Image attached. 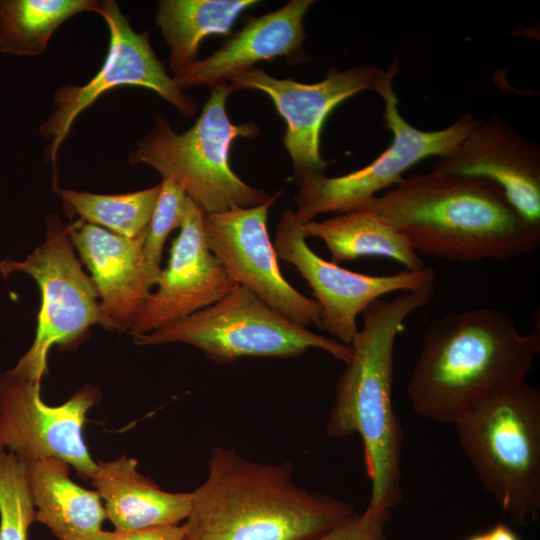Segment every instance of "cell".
<instances>
[{
	"label": "cell",
	"mask_w": 540,
	"mask_h": 540,
	"mask_svg": "<svg viewBox=\"0 0 540 540\" xmlns=\"http://www.w3.org/2000/svg\"><path fill=\"white\" fill-rule=\"evenodd\" d=\"M488 540H520L505 523H498L486 532Z\"/></svg>",
	"instance_id": "obj_29"
},
{
	"label": "cell",
	"mask_w": 540,
	"mask_h": 540,
	"mask_svg": "<svg viewBox=\"0 0 540 540\" xmlns=\"http://www.w3.org/2000/svg\"><path fill=\"white\" fill-rule=\"evenodd\" d=\"M102 6L95 0H0V50L38 56L64 21L85 11L99 13Z\"/></svg>",
	"instance_id": "obj_23"
},
{
	"label": "cell",
	"mask_w": 540,
	"mask_h": 540,
	"mask_svg": "<svg viewBox=\"0 0 540 540\" xmlns=\"http://www.w3.org/2000/svg\"><path fill=\"white\" fill-rule=\"evenodd\" d=\"M183 525L157 526L135 530L109 531L104 540H184Z\"/></svg>",
	"instance_id": "obj_28"
},
{
	"label": "cell",
	"mask_w": 540,
	"mask_h": 540,
	"mask_svg": "<svg viewBox=\"0 0 540 540\" xmlns=\"http://www.w3.org/2000/svg\"><path fill=\"white\" fill-rule=\"evenodd\" d=\"M435 282L380 298L363 312V324L351 343L352 357L341 373L326 433L332 438L358 434L371 482L368 507L390 510L402 491L403 428L393 406L394 348L407 318L427 304Z\"/></svg>",
	"instance_id": "obj_3"
},
{
	"label": "cell",
	"mask_w": 540,
	"mask_h": 540,
	"mask_svg": "<svg viewBox=\"0 0 540 540\" xmlns=\"http://www.w3.org/2000/svg\"><path fill=\"white\" fill-rule=\"evenodd\" d=\"M383 120L393 133L391 145L367 166L348 174L328 177L307 175L298 181L300 188L294 201L299 220L306 224L324 213H342L359 207L387 187L397 185L403 174L419 161L443 156L456 148L480 120L464 114L452 125L435 131L413 127L397 109L394 89L383 97Z\"/></svg>",
	"instance_id": "obj_9"
},
{
	"label": "cell",
	"mask_w": 540,
	"mask_h": 540,
	"mask_svg": "<svg viewBox=\"0 0 540 540\" xmlns=\"http://www.w3.org/2000/svg\"><path fill=\"white\" fill-rule=\"evenodd\" d=\"M100 391L86 384L65 403L50 406L40 395V382L13 375L0 376V449L22 461L58 458L90 479L97 463L83 437L86 414Z\"/></svg>",
	"instance_id": "obj_11"
},
{
	"label": "cell",
	"mask_w": 540,
	"mask_h": 540,
	"mask_svg": "<svg viewBox=\"0 0 540 540\" xmlns=\"http://www.w3.org/2000/svg\"><path fill=\"white\" fill-rule=\"evenodd\" d=\"M357 208L376 213L401 232L418 254L454 262L507 260L540 243L495 182L429 172L403 179Z\"/></svg>",
	"instance_id": "obj_1"
},
{
	"label": "cell",
	"mask_w": 540,
	"mask_h": 540,
	"mask_svg": "<svg viewBox=\"0 0 540 540\" xmlns=\"http://www.w3.org/2000/svg\"><path fill=\"white\" fill-rule=\"evenodd\" d=\"M210 88V97L189 130L177 133L157 115L154 128L130 153V163L147 164L162 179L180 184L187 197L205 214L262 205L272 196L246 184L232 170L229 161L232 143L239 137L257 136L258 126L254 122L230 121L226 101L235 89L227 80H220Z\"/></svg>",
	"instance_id": "obj_5"
},
{
	"label": "cell",
	"mask_w": 540,
	"mask_h": 540,
	"mask_svg": "<svg viewBox=\"0 0 540 540\" xmlns=\"http://www.w3.org/2000/svg\"><path fill=\"white\" fill-rule=\"evenodd\" d=\"M99 14L110 34L103 66L86 84L58 89L53 97L56 109L40 127L41 134L51 141L48 156L53 166L59 147L78 115L114 87L131 85L151 89L188 118L195 116L198 108L196 100L184 94L166 73L148 34L135 32L115 1H103Z\"/></svg>",
	"instance_id": "obj_12"
},
{
	"label": "cell",
	"mask_w": 540,
	"mask_h": 540,
	"mask_svg": "<svg viewBox=\"0 0 540 540\" xmlns=\"http://www.w3.org/2000/svg\"><path fill=\"white\" fill-rule=\"evenodd\" d=\"M256 0H161L156 24L170 48L174 75L196 61L201 41L210 35L229 36L238 18Z\"/></svg>",
	"instance_id": "obj_22"
},
{
	"label": "cell",
	"mask_w": 540,
	"mask_h": 540,
	"mask_svg": "<svg viewBox=\"0 0 540 540\" xmlns=\"http://www.w3.org/2000/svg\"><path fill=\"white\" fill-rule=\"evenodd\" d=\"M4 277L14 272L31 276L41 292L34 341L9 370L13 375L41 382L51 347L75 346L91 326L105 327L98 296L90 277L76 258L68 225L56 214L47 217L46 237L24 260H0Z\"/></svg>",
	"instance_id": "obj_8"
},
{
	"label": "cell",
	"mask_w": 540,
	"mask_h": 540,
	"mask_svg": "<svg viewBox=\"0 0 540 540\" xmlns=\"http://www.w3.org/2000/svg\"><path fill=\"white\" fill-rule=\"evenodd\" d=\"M303 223L285 210L277 224L274 249L293 265L312 289L321 309V325L338 342L350 346L358 333L357 317L374 301L397 291H410L435 282L430 267L373 276L345 269L317 255L307 244Z\"/></svg>",
	"instance_id": "obj_13"
},
{
	"label": "cell",
	"mask_w": 540,
	"mask_h": 540,
	"mask_svg": "<svg viewBox=\"0 0 540 540\" xmlns=\"http://www.w3.org/2000/svg\"><path fill=\"white\" fill-rule=\"evenodd\" d=\"M34 521L35 507L25 463L15 454L0 449V540H28Z\"/></svg>",
	"instance_id": "obj_25"
},
{
	"label": "cell",
	"mask_w": 540,
	"mask_h": 540,
	"mask_svg": "<svg viewBox=\"0 0 540 540\" xmlns=\"http://www.w3.org/2000/svg\"><path fill=\"white\" fill-rule=\"evenodd\" d=\"M187 195L184 188L171 179H162L161 190L146 228L143 255L148 266L161 274L165 241L170 232L180 228Z\"/></svg>",
	"instance_id": "obj_26"
},
{
	"label": "cell",
	"mask_w": 540,
	"mask_h": 540,
	"mask_svg": "<svg viewBox=\"0 0 540 540\" xmlns=\"http://www.w3.org/2000/svg\"><path fill=\"white\" fill-rule=\"evenodd\" d=\"M433 172L481 177L498 184L517 212L540 229V147L499 116L480 120Z\"/></svg>",
	"instance_id": "obj_16"
},
{
	"label": "cell",
	"mask_w": 540,
	"mask_h": 540,
	"mask_svg": "<svg viewBox=\"0 0 540 540\" xmlns=\"http://www.w3.org/2000/svg\"><path fill=\"white\" fill-rule=\"evenodd\" d=\"M133 339L141 346L188 344L221 365L247 357L294 358L309 349L345 364L352 357L351 346L290 321L242 286L211 306Z\"/></svg>",
	"instance_id": "obj_7"
},
{
	"label": "cell",
	"mask_w": 540,
	"mask_h": 540,
	"mask_svg": "<svg viewBox=\"0 0 540 540\" xmlns=\"http://www.w3.org/2000/svg\"><path fill=\"white\" fill-rule=\"evenodd\" d=\"M312 0H291L280 9L250 17L220 49L174 75L181 89L211 86L260 61L284 57L290 65L310 58L304 53L307 37L303 20Z\"/></svg>",
	"instance_id": "obj_18"
},
{
	"label": "cell",
	"mask_w": 540,
	"mask_h": 540,
	"mask_svg": "<svg viewBox=\"0 0 540 540\" xmlns=\"http://www.w3.org/2000/svg\"><path fill=\"white\" fill-rule=\"evenodd\" d=\"M303 230L306 238L323 241L335 264L377 256L392 259L408 271L425 267L406 236L368 209L356 208L321 221L313 220L304 224Z\"/></svg>",
	"instance_id": "obj_21"
},
{
	"label": "cell",
	"mask_w": 540,
	"mask_h": 540,
	"mask_svg": "<svg viewBox=\"0 0 540 540\" xmlns=\"http://www.w3.org/2000/svg\"><path fill=\"white\" fill-rule=\"evenodd\" d=\"M467 540H488V538H487V534L485 532V533H480V534L473 535V536L469 537Z\"/></svg>",
	"instance_id": "obj_30"
},
{
	"label": "cell",
	"mask_w": 540,
	"mask_h": 540,
	"mask_svg": "<svg viewBox=\"0 0 540 540\" xmlns=\"http://www.w3.org/2000/svg\"><path fill=\"white\" fill-rule=\"evenodd\" d=\"M486 491L517 524L540 514V391L527 381L491 397L453 424Z\"/></svg>",
	"instance_id": "obj_6"
},
{
	"label": "cell",
	"mask_w": 540,
	"mask_h": 540,
	"mask_svg": "<svg viewBox=\"0 0 540 540\" xmlns=\"http://www.w3.org/2000/svg\"><path fill=\"white\" fill-rule=\"evenodd\" d=\"M68 231L91 274L104 328L129 332L160 277L144 258L145 234L127 238L80 219Z\"/></svg>",
	"instance_id": "obj_17"
},
{
	"label": "cell",
	"mask_w": 540,
	"mask_h": 540,
	"mask_svg": "<svg viewBox=\"0 0 540 540\" xmlns=\"http://www.w3.org/2000/svg\"><path fill=\"white\" fill-rule=\"evenodd\" d=\"M191 497L184 540H313L355 512L298 486L290 462H256L223 446L213 448Z\"/></svg>",
	"instance_id": "obj_4"
},
{
	"label": "cell",
	"mask_w": 540,
	"mask_h": 540,
	"mask_svg": "<svg viewBox=\"0 0 540 540\" xmlns=\"http://www.w3.org/2000/svg\"><path fill=\"white\" fill-rule=\"evenodd\" d=\"M90 476L108 518L116 530L178 525L191 508V492H168L138 472V462L126 455L98 461Z\"/></svg>",
	"instance_id": "obj_19"
},
{
	"label": "cell",
	"mask_w": 540,
	"mask_h": 540,
	"mask_svg": "<svg viewBox=\"0 0 540 540\" xmlns=\"http://www.w3.org/2000/svg\"><path fill=\"white\" fill-rule=\"evenodd\" d=\"M390 510H378L367 506L313 540H390L386 526L391 516Z\"/></svg>",
	"instance_id": "obj_27"
},
{
	"label": "cell",
	"mask_w": 540,
	"mask_h": 540,
	"mask_svg": "<svg viewBox=\"0 0 540 540\" xmlns=\"http://www.w3.org/2000/svg\"><path fill=\"white\" fill-rule=\"evenodd\" d=\"M204 214L186 198L167 266L129 331L133 338L211 306L239 286L207 246Z\"/></svg>",
	"instance_id": "obj_15"
},
{
	"label": "cell",
	"mask_w": 540,
	"mask_h": 540,
	"mask_svg": "<svg viewBox=\"0 0 540 540\" xmlns=\"http://www.w3.org/2000/svg\"><path fill=\"white\" fill-rule=\"evenodd\" d=\"M161 190L153 187L125 194H95L57 189L69 211L80 220L127 238L145 234Z\"/></svg>",
	"instance_id": "obj_24"
},
{
	"label": "cell",
	"mask_w": 540,
	"mask_h": 540,
	"mask_svg": "<svg viewBox=\"0 0 540 540\" xmlns=\"http://www.w3.org/2000/svg\"><path fill=\"white\" fill-rule=\"evenodd\" d=\"M399 60L387 70L364 63L346 70L329 68L326 77L306 84L277 79L258 68L231 74L227 82L236 90L255 89L267 94L286 122L283 143L292 160L298 181L307 175L325 174L328 163L320 152V135L330 112L349 97L366 90L381 97L393 90Z\"/></svg>",
	"instance_id": "obj_10"
},
{
	"label": "cell",
	"mask_w": 540,
	"mask_h": 540,
	"mask_svg": "<svg viewBox=\"0 0 540 540\" xmlns=\"http://www.w3.org/2000/svg\"><path fill=\"white\" fill-rule=\"evenodd\" d=\"M281 192L266 203L204 214L208 248L230 277L290 321L322 330L321 309L315 299L296 290L281 273L267 231L269 210Z\"/></svg>",
	"instance_id": "obj_14"
},
{
	"label": "cell",
	"mask_w": 540,
	"mask_h": 540,
	"mask_svg": "<svg viewBox=\"0 0 540 540\" xmlns=\"http://www.w3.org/2000/svg\"><path fill=\"white\" fill-rule=\"evenodd\" d=\"M26 478L35 507V521L47 526L58 540H104L106 518L96 490L76 484L69 464L58 458L25 461Z\"/></svg>",
	"instance_id": "obj_20"
},
{
	"label": "cell",
	"mask_w": 540,
	"mask_h": 540,
	"mask_svg": "<svg viewBox=\"0 0 540 540\" xmlns=\"http://www.w3.org/2000/svg\"><path fill=\"white\" fill-rule=\"evenodd\" d=\"M539 353V315L528 333L492 308L435 319L423 332L407 383L411 407L428 420L453 424L475 405L527 381Z\"/></svg>",
	"instance_id": "obj_2"
}]
</instances>
